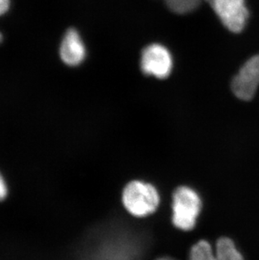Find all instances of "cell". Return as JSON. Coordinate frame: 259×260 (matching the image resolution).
<instances>
[{
	"mask_svg": "<svg viewBox=\"0 0 259 260\" xmlns=\"http://www.w3.org/2000/svg\"><path fill=\"white\" fill-rule=\"evenodd\" d=\"M123 203L130 213L143 217L156 211L159 196L154 187L142 181H132L123 192Z\"/></svg>",
	"mask_w": 259,
	"mask_h": 260,
	"instance_id": "cell-1",
	"label": "cell"
},
{
	"mask_svg": "<svg viewBox=\"0 0 259 260\" xmlns=\"http://www.w3.org/2000/svg\"><path fill=\"white\" fill-rule=\"evenodd\" d=\"M201 199L188 187H179L174 192L173 222L178 229L188 231L196 226L201 211Z\"/></svg>",
	"mask_w": 259,
	"mask_h": 260,
	"instance_id": "cell-2",
	"label": "cell"
},
{
	"mask_svg": "<svg viewBox=\"0 0 259 260\" xmlns=\"http://www.w3.org/2000/svg\"><path fill=\"white\" fill-rule=\"evenodd\" d=\"M210 5L229 31L240 33L246 27L249 11L245 0H212Z\"/></svg>",
	"mask_w": 259,
	"mask_h": 260,
	"instance_id": "cell-3",
	"label": "cell"
},
{
	"mask_svg": "<svg viewBox=\"0 0 259 260\" xmlns=\"http://www.w3.org/2000/svg\"><path fill=\"white\" fill-rule=\"evenodd\" d=\"M172 69L173 57L166 47L161 44H151L142 51L141 69L143 74L164 79L170 75Z\"/></svg>",
	"mask_w": 259,
	"mask_h": 260,
	"instance_id": "cell-4",
	"label": "cell"
},
{
	"mask_svg": "<svg viewBox=\"0 0 259 260\" xmlns=\"http://www.w3.org/2000/svg\"><path fill=\"white\" fill-rule=\"evenodd\" d=\"M259 86V54L248 59L233 78L232 90L242 101H252Z\"/></svg>",
	"mask_w": 259,
	"mask_h": 260,
	"instance_id": "cell-5",
	"label": "cell"
},
{
	"mask_svg": "<svg viewBox=\"0 0 259 260\" xmlns=\"http://www.w3.org/2000/svg\"><path fill=\"white\" fill-rule=\"evenodd\" d=\"M190 260H244L230 238H221L216 243L215 253L206 241L196 243L191 249Z\"/></svg>",
	"mask_w": 259,
	"mask_h": 260,
	"instance_id": "cell-6",
	"label": "cell"
},
{
	"mask_svg": "<svg viewBox=\"0 0 259 260\" xmlns=\"http://www.w3.org/2000/svg\"><path fill=\"white\" fill-rule=\"evenodd\" d=\"M61 61L69 66L80 65L86 57L85 45L76 29H70L64 36L60 47Z\"/></svg>",
	"mask_w": 259,
	"mask_h": 260,
	"instance_id": "cell-7",
	"label": "cell"
},
{
	"mask_svg": "<svg viewBox=\"0 0 259 260\" xmlns=\"http://www.w3.org/2000/svg\"><path fill=\"white\" fill-rule=\"evenodd\" d=\"M172 12L178 15H186L193 12L201 5V0H165Z\"/></svg>",
	"mask_w": 259,
	"mask_h": 260,
	"instance_id": "cell-8",
	"label": "cell"
},
{
	"mask_svg": "<svg viewBox=\"0 0 259 260\" xmlns=\"http://www.w3.org/2000/svg\"><path fill=\"white\" fill-rule=\"evenodd\" d=\"M8 194V186L2 174H0V201L5 199Z\"/></svg>",
	"mask_w": 259,
	"mask_h": 260,
	"instance_id": "cell-9",
	"label": "cell"
},
{
	"mask_svg": "<svg viewBox=\"0 0 259 260\" xmlns=\"http://www.w3.org/2000/svg\"><path fill=\"white\" fill-rule=\"evenodd\" d=\"M10 0H0V16L5 15L10 9Z\"/></svg>",
	"mask_w": 259,
	"mask_h": 260,
	"instance_id": "cell-10",
	"label": "cell"
},
{
	"mask_svg": "<svg viewBox=\"0 0 259 260\" xmlns=\"http://www.w3.org/2000/svg\"><path fill=\"white\" fill-rule=\"evenodd\" d=\"M157 260H175V259H173V258H158V259Z\"/></svg>",
	"mask_w": 259,
	"mask_h": 260,
	"instance_id": "cell-11",
	"label": "cell"
},
{
	"mask_svg": "<svg viewBox=\"0 0 259 260\" xmlns=\"http://www.w3.org/2000/svg\"><path fill=\"white\" fill-rule=\"evenodd\" d=\"M2 34H1V33H0V42H2Z\"/></svg>",
	"mask_w": 259,
	"mask_h": 260,
	"instance_id": "cell-12",
	"label": "cell"
},
{
	"mask_svg": "<svg viewBox=\"0 0 259 260\" xmlns=\"http://www.w3.org/2000/svg\"><path fill=\"white\" fill-rule=\"evenodd\" d=\"M206 1H207V2L210 3L211 1H212V0H206Z\"/></svg>",
	"mask_w": 259,
	"mask_h": 260,
	"instance_id": "cell-13",
	"label": "cell"
}]
</instances>
